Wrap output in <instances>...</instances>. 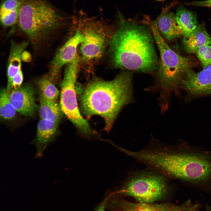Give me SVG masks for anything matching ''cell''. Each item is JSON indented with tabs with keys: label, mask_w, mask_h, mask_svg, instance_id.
I'll use <instances>...</instances> for the list:
<instances>
[{
	"label": "cell",
	"mask_w": 211,
	"mask_h": 211,
	"mask_svg": "<svg viewBox=\"0 0 211 211\" xmlns=\"http://www.w3.org/2000/svg\"><path fill=\"white\" fill-rule=\"evenodd\" d=\"M146 161L150 168L169 178L199 188H211V153L180 141L172 145L160 143L148 152Z\"/></svg>",
	"instance_id": "6da1fadb"
},
{
	"label": "cell",
	"mask_w": 211,
	"mask_h": 211,
	"mask_svg": "<svg viewBox=\"0 0 211 211\" xmlns=\"http://www.w3.org/2000/svg\"><path fill=\"white\" fill-rule=\"evenodd\" d=\"M151 30L142 23L121 18L110 42V56L116 67L130 72L154 73L159 61Z\"/></svg>",
	"instance_id": "7a4b0ae2"
},
{
	"label": "cell",
	"mask_w": 211,
	"mask_h": 211,
	"mask_svg": "<svg viewBox=\"0 0 211 211\" xmlns=\"http://www.w3.org/2000/svg\"><path fill=\"white\" fill-rule=\"evenodd\" d=\"M132 76L131 72L126 71L110 81L96 79L89 82L79 98L84 115L101 116L105 130L110 131L122 108L133 101Z\"/></svg>",
	"instance_id": "3957f363"
},
{
	"label": "cell",
	"mask_w": 211,
	"mask_h": 211,
	"mask_svg": "<svg viewBox=\"0 0 211 211\" xmlns=\"http://www.w3.org/2000/svg\"><path fill=\"white\" fill-rule=\"evenodd\" d=\"M147 23L152 32L160 55L158 68L155 72V88L159 92V101L161 108L168 107L171 94L180 88L183 79L192 70L194 63L191 58L177 53L169 46L153 21Z\"/></svg>",
	"instance_id": "277c9868"
},
{
	"label": "cell",
	"mask_w": 211,
	"mask_h": 211,
	"mask_svg": "<svg viewBox=\"0 0 211 211\" xmlns=\"http://www.w3.org/2000/svg\"><path fill=\"white\" fill-rule=\"evenodd\" d=\"M64 20L62 15L47 0H21L18 22L35 47L48 41Z\"/></svg>",
	"instance_id": "5b68a950"
},
{
	"label": "cell",
	"mask_w": 211,
	"mask_h": 211,
	"mask_svg": "<svg viewBox=\"0 0 211 211\" xmlns=\"http://www.w3.org/2000/svg\"><path fill=\"white\" fill-rule=\"evenodd\" d=\"M169 178L163 173L150 169L130 177L121 188L113 194L130 196L139 203H152L168 193Z\"/></svg>",
	"instance_id": "8992f818"
},
{
	"label": "cell",
	"mask_w": 211,
	"mask_h": 211,
	"mask_svg": "<svg viewBox=\"0 0 211 211\" xmlns=\"http://www.w3.org/2000/svg\"><path fill=\"white\" fill-rule=\"evenodd\" d=\"M79 63V59L77 56L66 69L61 86L60 106L63 113L82 137L89 139L97 138L98 135L81 116L78 106L75 84Z\"/></svg>",
	"instance_id": "52a82bcc"
},
{
	"label": "cell",
	"mask_w": 211,
	"mask_h": 211,
	"mask_svg": "<svg viewBox=\"0 0 211 211\" xmlns=\"http://www.w3.org/2000/svg\"><path fill=\"white\" fill-rule=\"evenodd\" d=\"M108 205L113 208L118 207L121 211H200L199 204L190 200L180 205L169 203H133L124 200L117 202L111 200L108 202Z\"/></svg>",
	"instance_id": "ba28073f"
},
{
	"label": "cell",
	"mask_w": 211,
	"mask_h": 211,
	"mask_svg": "<svg viewBox=\"0 0 211 211\" xmlns=\"http://www.w3.org/2000/svg\"><path fill=\"white\" fill-rule=\"evenodd\" d=\"M89 21L83 33L84 39L80 47L82 56L86 60L100 57L104 51L106 43L105 35L98 28L99 23L92 20Z\"/></svg>",
	"instance_id": "9c48e42d"
},
{
	"label": "cell",
	"mask_w": 211,
	"mask_h": 211,
	"mask_svg": "<svg viewBox=\"0 0 211 211\" xmlns=\"http://www.w3.org/2000/svg\"><path fill=\"white\" fill-rule=\"evenodd\" d=\"M84 36L80 30H77L74 35L69 39L57 52L50 64L48 76L54 81L62 67L72 62L77 56L78 46L83 41Z\"/></svg>",
	"instance_id": "30bf717a"
},
{
	"label": "cell",
	"mask_w": 211,
	"mask_h": 211,
	"mask_svg": "<svg viewBox=\"0 0 211 211\" xmlns=\"http://www.w3.org/2000/svg\"><path fill=\"white\" fill-rule=\"evenodd\" d=\"M180 88L194 95H211V64L199 72L192 70L189 71Z\"/></svg>",
	"instance_id": "8fae6325"
},
{
	"label": "cell",
	"mask_w": 211,
	"mask_h": 211,
	"mask_svg": "<svg viewBox=\"0 0 211 211\" xmlns=\"http://www.w3.org/2000/svg\"><path fill=\"white\" fill-rule=\"evenodd\" d=\"M29 85H25L9 92L10 101L16 111L25 116H30L36 108L35 92Z\"/></svg>",
	"instance_id": "7c38bea8"
},
{
	"label": "cell",
	"mask_w": 211,
	"mask_h": 211,
	"mask_svg": "<svg viewBox=\"0 0 211 211\" xmlns=\"http://www.w3.org/2000/svg\"><path fill=\"white\" fill-rule=\"evenodd\" d=\"M58 123L42 119L38 122L36 137L31 143L36 148L35 158L41 157L48 145L55 141Z\"/></svg>",
	"instance_id": "4fadbf2b"
},
{
	"label": "cell",
	"mask_w": 211,
	"mask_h": 211,
	"mask_svg": "<svg viewBox=\"0 0 211 211\" xmlns=\"http://www.w3.org/2000/svg\"><path fill=\"white\" fill-rule=\"evenodd\" d=\"M153 21L161 35L167 40H171L182 35L176 15L172 12L165 10Z\"/></svg>",
	"instance_id": "5bb4252c"
},
{
	"label": "cell",
	"mask_w": 211,
	"mask_h": 211,
	"mask_svg": "<svg viewBox=\"0 0 211 211\" xmlns=\"http://www.w3.org/2000/svg\"><path fill=\"white\" fill-rule=\"evenodd\" d=\"M26 41L11 42L7 67V90L10 92V86L13 78L16 76L22 73L21 70L22 55L27 46Z\"/></svg>",
	"instance_id": "9a60e30c"
},
{
	"label": "cell",
	"mask_w": 211,
	"mask_h": 211,
	"mask_svg": "<svg viewBox=\"0 0 211 211\" xmlns=\"http://www.w3.org/2000/svg\"><path fill=\"white\" fill-rule=\"evenodd\" d=\"M211 40L204 24H202L190 33L183 36L182 44L187 52L196 53L200 47Z\"/></svg>",
	"instance_id": "2e32d148"
},
{
	"label": "cell",
	"mask_w": 211,
	"mask_h": 211,
	"mask_svg": "<svg viewBox=\"0 0 211 211\" xmlns=\"http://www.w3.org/2000/svg\"><path fill=\"white\" fill-rule=\"evenodd\" d=\"M21 0H6L0 8V20L5 27L14 25L18 21Z\"/></svg>",
	"instance_id": "e0dca14e"
},
{
	"label": "cell",
	"mask_w": 211,
	"mask_h": 211,
	"mask_svg": "<svg viewBox=\"0 0 211 211\" xmlns=\"http://www.w3.org/2000/svg\"><path fill=\"white\" fill-rule=\"evenodd\" d=\"M63 113L57 102L47 100L40 94L39 113L41 119L59 123Z\"/></svg>",
	"instance_id": "ac0fdd59"
},
{
	"label": "cell",
	"mask_w": 211,
	"mask_h": 211,
	"mask_svg": "<svg viewBox=\"0 0 211 211\" xmlns=\"http://www.w3.org/2000/svg\"><path fill=\"white\" fill-rule=\"evenodd\" d=\"M176 16L183 36L190 33L199 25L195 15L183 6H181L177 9Z\"/></svg>",
	"instance_id": "d6986e66"
},
{
	"label": "cell",
	"mask_w": 211,
	"mask_h": 211,
	"mask_svg": "<svg viewBox=\"0 0 211 211\" xmlns=\"http://www.w3.org/2000/svg\"><path fill=\"white\" fill-rule=\"evenodd\" d=\"M40 94L45 99L57 102L59 91L53 81L47 76L40 79L38 82Z\"/></svg>",
	"instance_id": "ffe728a7"
},
{
	"label": "cell",
	"mask_w": 211,
	"mask_h": 211,
	"mask_svg": "<svg viewBox=\"0 0 211 211\" xmlns=\"http://www.w3.org/2000/svg\"><path fill=\"white\" fill-rule=\"evenodd\" d=\"M9 92L6 89H2L0 94V115L3 119L9 120L15 116L16 111L11 103Z\"/></svg>",
	"instance_id": "44dd1931"
},
{
	"label": "cell",
	"mask_w": 211,
	"mask_h": 211,
	"mask_svg": "<svg viewBox=\"0 0 211 211\" xmlns=\"http://www.w3.org/2000/svg\"><path fill=\"white\" fill-rule=\"evenodd\" d=\"M196 54L203 68L211 64V40L200 47Z\"/></svg>",
	"instance_id": "7402d4cb"
},
{
	"label": "cell",
	"mask_w": 211,
	"mask_h": 211,
	"mask_svg": "<svg viewBox=\"0 0 211 211\" xmlns=\"http://www.w3.org/2000/svg\"><path fill=\"white\" fill-rule=\"evenodd\" d=\"M186 4V5L189 6L211 7V0L196 1L187 3Z\"/></svg>",
	"instance_id": "603a6c76"
},
{
	"label": "cell",
	"mask_w": 211,
	"mask_h": 211,
	"mask_svg": "<svg viewBox=\"0 0 211 211\" xmlns=\"http://www.w3.org/2000/svg\"><path fill=\"white\" fill-rule=\"evenodd\" d=\"M109 198V197L108 196L106 198L98 207L96 211H105L106 203Z\"/></svg>",
	"instance_id": "cb8c5ba5"
},
{
	"label": "cell",
	"mask_w": 211,
	"mask_h": 211,
	"mask_svg": "<svg viewBox=\"0 0 211 211\" xmlns=\"http://www.w3.org/2000/svg\"><path fill=\"white\" fill-rule=\"evenodd\" d=\"M21 59L25 62L29 61L30 59V54L28 52L24 51L22 55Z\"/></svg>",
	"instance_id": "d4e9b609"
},
{
	"label": "cell",
	"mask_w": 211,
	"mask_h": 211,
	"mask_svg": "<svg viewBox=\"0 0 211 211\" xmlns=\"http://www.w3.org/2000/svg\"><path fill=\"white\" fill-rule=\"evenodd\" d=\"M206 211H211V206L206 204Z\"/></svg>",
	"instance_id": "484cf974"
},
{
	"label": "cell",
	"mask_w": 211,
	"mask_h": 211,
	"mask_svg": "<svg viewBox=\"0 0 211 211\" xmlns=\"http://www.w3.org/2000/svg\"><path fill=\"white\" fill-rule=\"evenodd\" d=\"M156 0L160 1H163V0Z\"/></svg>",
	"instance_id": "4316f807"
}]
</instances>
